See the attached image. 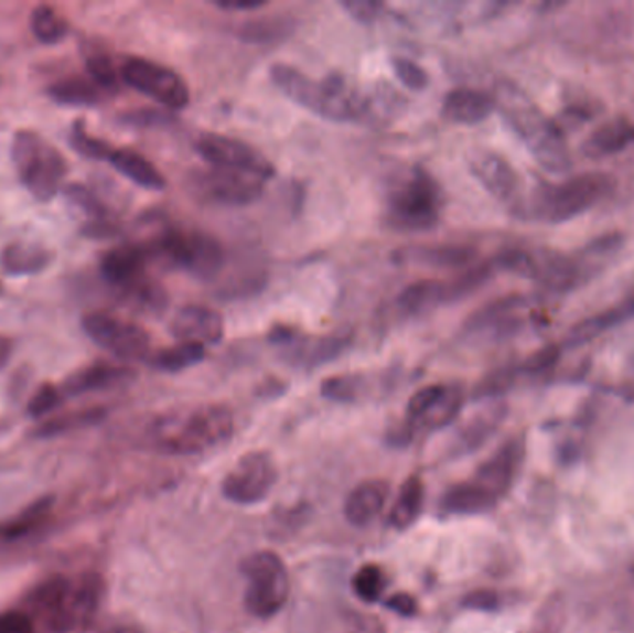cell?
Here are the masks:
<instances>
[{"instance_id": "obj_40", "label": "cell", "mask_w": 634, "mask_h": 633, "mask_svg": "<svg viewBox=\"0 0 634 633\" xmlns=\"http://www.w3.org/2000/svg\"><path fill=\"white\" fill-rule=\"evenodd\" d=\"M71 146L75 147L76 153L92 160H110L111 153L116 151V147L106 143L105 140L94 138L88 135V130L84 129V124L78 121L71 130Z\"/></svg>"}, {"instance_id": "obj_39", "label": "cell", "mask_w": 634, "mask_h": 633, "mask_svg": "<svg viewBox=\"0 0 634 633\" xmlns=\"http://www.w3.org/2000/svg\"><path fill=\"white\" fill-rule=\"evenodd\" d=\"M105 417L103 409H88V411H75L62 417L51 418L45 423H41L35 431L37 437H54V434L67 433L71 429L84 428L89 423L99 422Z\"/></svg>"}, {"instance_id": "obj_5", "label": "cell", "mask_w": 634, "mask_h": 633, "mask_svg": "<svg viewBox=\"0 0 634 633\" xmlns=\"http://www.w3.org/2000/svg\"><path fill=\"white\" fill-rule=\"evenodd\" d=\"M443 211V190L429 171L413 165L391 182L385 219L399 233H426L437 227Z\"/></svg>"}, {"instance_id": "obj_17", "label": "cell", "mask_w": 634, "mask_h": 633, "mask_svg": "<svg viewBox=\"0 0 634 633\" xmlns=\"http://www.w3.org/2000/svg\"><path fill=\"white\" fill-rule=\"evenodd\" d=\"M353 344V336L347 333L325 334V336H303L299 334L295 341L284 350L286 363L293 368L314 369L342 357Z\"/></svg>"}, {"instance_id": "obj_1", "label": "cell", "mask_w": 634, "mask_h": 633, "mask_svg": "<svg viewBox=\"0 0 634 633\" xmlns=\"http://www.w3.org/2000/svg\"><path fill=\"white\" fill-rule=\"evenodd\" d=\"M269 78L291 103L326 121H367L369 92L358 88L347 75L329 73L325 78L314 81L293 65L273 64Z\"/></svg>"}, {"instance_id": "obj_20", "label": "cell", "mask_w": 634, "mask_h": 633, "mask_svg": "<svg viewBox=\"0 0 634 633\" xmlns=\"http://www.w3.org/2000/svg\"><path fill=\"white\" fill-rule=\"evenodd\" d=\"M397 260L407 265L431 266L466 270L477 258V249L468 244H438V246L405 247L397 253Z\"/></svg>"}, {"instance_id": "obj_12", "label": "cell", "mask_w": 634, "mask_h": 633, "mask_svg": "<svg viewBox=\"0 0 634 633\" xmlns=\"http://www.w3.org/2000/svg\"><path fill=\"white\" fill-rule=\"evenodd\" d=\"M82 329L97 346L121 361L151 357V336L136 323L103 312H92L82 320Z\"/></svg>"}, {"instance_id": "obj_6", "label": "cell", "mask_w": 634, "mask_h": 633, "mask_svg": "<svg viewBox=\"0 0 634 633\" xmlns=\"http://www.w3.org/2000/svg\"><path fill=\"white\" fill-rule=\"evenodd\" d=\"M146 247L151 258L201 281L216 279L227 260L219 240L203 230L168 229Z\"/></svg>"}, {"instance_id": "obj_33", "label": "cell", "mask_w": 634, "mask_h": 633, "mask_svg": "<svg viewBox=\"0 0 634 633\" xmlns=\"http://www.w3.org/2000/svg\"><path fill=\"white\" fill-rule=\"evenodd\" d=\"M54 500L51 496L35 500L26 509L21 511L15 518L0 523V540L23 539L45 523L49 513L53 509Z\"/></svg>"}, {"instance_id": "obj_42", "label": "cell", "mask_w": 634, "mask_h": 633, "mask_svg": "<svg viewBox=\"0 0 634 633\" xmlns=\"http://www.w3.org/2000/svg\"><path fill=\"white\" fill-rule=\"evenodd\" d=\"M503 417H505V409H503V407H495L492 411L479 415V417L472 420L470 426L462 431L460 442L464 446H470V448H475L479 442H483V440L497 428V423L503 420Z\"/></svg>"}, {"instance_id": "obj_13", "label": "cell", "mask_w": 634, "mask_h": 633, "mask_svg": "<svg viewBox=\"0 0 634 633\" xmlns=\"http://www.w3.org/2000/svg\"><path fill=\"white\" fill-rule=\"evenodd\" d=\"M277 483V466L266 452L245 453L222 481V493L236 505H255L268 498Z\"/></svg>"}, {"instance_id": "obj_26", "label": "cell", "mask_w": 634, "mask_h": 633, "mask_svg": "<svg viewBox=\"0 0 634 633\" xmlns=\"http://www.w3.org/2000/svg\"><path fill=\"white\" fill-rule=\"evenodd\" d=\"M634 318V292L628 293L627 298H623L620 303L606 309V311L595 314V316L587 318L581 323H577L576 328L571 329L568 336H566V346L577 347L588 342L595 341L598 336L616 328L620 323L628 322Z\"/></svg>"}, {"instance_id": "obj_10", "label": "cell", "mask_w": 634, "mask_h": 633, "mask_svg": "<svg viewBox=\"0 0 634 633\" xmlns=\"http://www.w3.org/2000/svg\"><path fill=\"white\" fill-rule=\"evenodd\" d=\"M121 81L130 88L157 100L169 110H182L190 105V88L176 71L152 60L129 58L122 62Z\"/></svg>"}, {"instance_id": "obj_55", "label": "cell", "mask_w": 634, "mask_h": 633, "mask_svg": "<svg viewBox=\"0 0 634 633\" xmlns=\"http://www.w3.org/2000/svg\"><path fill=\"white\" fill-rule=\"evenodd\" d=\"M10 355H12V342L0 336V368H2V366L8 363Z\"/></svg>"}, {"instance_id": "obj_23", "label": "cell", "mask_w": 634, "mask_h": 633, "mask_svg": "<svg viewBox=\"0 0 634 633\" xmlns=\"http://www.w3.org/2000/svg\"><path fill=\"white\" fill-rule=\"evenodd\" d=\"M634 143V124L627 118L609 119L581 143V153L590 160L609 159Z\"/></svg>"}, {"instance_id": "obj_50", "label": "cell", "mask_w": 634, "mask_h": 633, "mask_svg": "<svg viewBox=\"0 0 634 633\" xmlns=\"http://www.w3.org/2000/svg\"><path fill=\"white\" fill-rule=\"evenodd\" d=\"M464 608L475 611H495L499 608V599L494 591L488 589H479L468 594L464 599Z\"/></svg>"}, {"instance_id": "obj_22", "label": "cell", "mask_w": 634, "mask_h": 633, "mask_svg": "<svg viewBox=\"0 0 634 633\" xmlns=\"http://www.w3.org/2000/svg\"><path fill=\"white\" fill-rule=\"evenodd\" d=\"M103 592H105V583L97 575H84L80 580L71 583L65 615L69 619L73 632L92 626V622L99 613Z\"/></svg>"}, {"instance_id": "obj_4", "label": "cell", "mask_w": 634, "mask_h": 633, "mask_svg": "<svg viewBox=\"0 0 634 633\" xmlns=\"http://www.w3.org/2000/svg\"><path fill=\"white\" fill-rule=\"evenodd\" d=\"M234 415L225 405L206 404L176 412L157 426L158 448L171 455H198L233 439Z\"/></svg>"}, {"instance_id": "obj_51", "label": "cell", "mask_w": 634, "mask_h": 633, "mask_svg": "<svg viewBox=\"0 0 634 633\" xmlns=\"http://www.w3.org/2000/svg\"><path fill=\"white\" fill-rule=\"evenodd\" d=\"M385 605L388 610L401 616H413L418 613V602L408 592L391 594L390 599L386 600Z\"/></svg>"}, {"instance_id": "obj_35", "label": "cell", "mask_w": 634, "mask_h": 633, "mask_svg": "<svg viewBox=\"0 0 634 633\" xmlns=\"http://www.w3.org/2000/svg\"><path fill=\"white\" fill-rule=\"evenodd\" d=\"M49 97L58 105L67 106H95L99 103V88L86 78H64L49 86Z\"/></svg>"}, {"instance_id": "obj_3", "label": "cell", "mask_w": 634, "mask_h": 633, "mask_svg": "<svg viewBox=\"0 0 634 633\" xmlns=\"http://www.w3.org/2000/svg\"><path fill=\"white\" fill-rule=\"evenodd\" d=\"M616 182L609 173L590 171L562 182H538L525 195L519 219L541 223H565L592 211L614 192Z\"/></svg>"}, {"instance_id": "obj_41", "label": "cell", "mask_w": 634, "mask_h": 633, "mask_svg": "<svg viewBox=\"0 0 634 633\" xmlns=\"http://www.w3.org/2000/svg\"><path fill=\"white\" fill-rule=\"evenodd\" d=\"M519 366H505V368H497L484 377L483 382L479 383L473 393V398H495L505 394L508 388H513L514 383L518 379Z\"/></svg>"}, {"instance_id": "obj_48", "label": "cell", "mask_w": 634, "mask_h": 633, "mask_svg": "<svg viewBox=\"0 0 634 633\" xmlns=\"http://www.w3.org/2000/svg\"><path fill=\"white\" fill-rule=\"evenodd\" d=\"M67 197H69L75 205L82 206V211H86L88 214H92V216L99 217V219H105V205H103L89 190L84 189V186H78V184L69 186V189H67Z\"/></svg>"}, {"instance_id": "obj_31", "label": "cell", "mask_w": 634, "mask_h": 633, "mask_svg": "<svg viewBox=\"0 0 634 633\" xmlns=\"http://www.w3.org/2000/svg\"><path fill=\"white\" fill-rule=\"evenodd\" d=\"M449 305L448 288L442 281H418L397 296V309L407 316H419Z\"/></svg>"}, {"instance_id": "obj_18", "label": "cell", "mask_w": 634, "mask_h": 633, "mask_svg": "<svg viewBox=\"0 0 634 633\" xmlns=\"http://www.w3.org/2000/svg\"><path fill=\"white\" fill-rule=\"evenodd\" d=\"M525 309L522 296H506L503 300L494 301L483 307L468 320L466 333L473 336H490V339H506L513 336L522 329L519 311Z\"/></svg>"}, {"instance_id": "obj_38", "label": "cell", "mask_w": 634, "mask_h": 633, "mask_svg": "<svg viewBox=\"0 0 634 633\" xmlns=\"http://www.w3.org/2000/svg\"><path fill=\"white\" fill-rule=\"evenodd\" d=\"M366 388V377L362 374H342V376L326 377L321 383V396L337 404H351L361 399Z\"/></svg>"}, {"instance_id": "obj_25", "label": "cell", "mask_w": 634, "mask_h": 633, "mask_svg": "<svg viewBox=\"0 0 634 633\" xmlns=\"http://www.w3.org/2000/svg\"><path fill=\"white\" fill-rule=\"evenodd\" d=\"M522 453H524L522 440L506 442L503 448H499V452L495 453L494 458H490L486 463L479 466L473 481L486 489L490 494H494L495 498H499L513 481Z\"/></svg>"}, {"instance_id": "obj_21", "label": "cell", "mask_w": 634, "mask_h": 633, "mask_svg": "<svg viewBox=\"0 0 634 633\" xmlns=\"http://www.w3.org/2000/svg\"><path fill=\"white\" fill-rule=\"evenodd\" d=\"M494 95L481 89H451L442 103L443 118L456 125H479L494 114Z\"/></svg>"}, {"instance_id": "obj_30", "label": "cell", "mask_w": 634, "mask_h": 633, "mask_svg": "<svg viewBox=\"0 0 634 633\" xmlns=\"http://www.w3.org/2000/svg\"><path fill=\"white\" fill-rule=\"evenodd\" d=\"M121 175L127 176L129 181L135 182L138 186L152 192H162L168 186L165 176L158 171L157 165L151 160H147L143 154L130 151V149H116L108 160Z\"/></svg>"}, {"instance_id": "obj_37", "label": "cell", "mask_w": 634, "mask_h": 633, "mask_svg": "<svg viewBox=\"0 0 634 633\" xmlns=\"http://www.w3.org/2000/svg\"><path fill=\"white\" fill-rule=\"evenodd\" d=\"M386 583L388 580H386L385 570L375 564L362 565L351 581L356 597L366 604H375L380 600V597L385 594Z\"/></svg>"}, {"instance_id": "obj_28", "label": "cell", "mask_w": 634, "mask_h": 633, "mask_svg": "<svg viewBox=\"0 0 634 633\" xmlns=\"http://www.w3.org/2000/svg\"><path fill=\"white\" fill-rule=\"evenodd\" d=\"M53 255L40 244L12 242L0 253V270L8 276H34L45 270Z\"/></svg>"}, {"instance_id": "obj_9", "label": "cell", "mask_w": 634, "mask_h": 633, "mask_svg": "<svg viewBox=\"0 0 634 633\" xmlns=\"http://www.w3.org/2000/svg\"><path fill=\"white\" fill-rule=\"evenodd\" d=\"M466 401L464 387L459 383H438L419 388L407 405V426L410 434L431 433L448 428L459 417Z\"/></svg>"}, {"instance_id": "obj_14", "label": "cell", "mask_w": 634, "mask_h": 633, "mask_svg": "<svg viewBox=\"0 0 634 633\" xmlns=\"http://www.w3.org/2000/svg\"><path fill=\"white\" fill-rule=\"evenodd\" d=\"M197 153L212 168L239 171L268 181L275 175V168L266 154L245 141L222 135H203L195 143Z\"/></svg>"}, {"instance_id": "obj_36", "label": "cell", "mask_w": 634, "mask_h": 633, "mask_svg": "<svg viewBox=\"0 0 634 633\" xmlns=\"http://www.w3.org/2000/svg\"><path fill=\"white\" fill-rule=\"evenodd\" d=\"M30 29H32V34L35 35L37 42L54 45V43L62 42L67 35L69 24L53 7L41 4L32 12Z\"/></svg>"}, {"instance_id": "obj_8", "label": "cell", "mask_w": 634, "mask_h": 633, "mask_svg": "<svg viewBox=\"0 0 634 633\" xmlns=\"http://www.w3.org/2000/svg\"><path fill=\"white\" fill-rule=\"evenodd\" d=\"M239 570L247 581L245 610L262 621L279 615L290 597V578L282 557L271 550L255 551L245 557Z\"/></svg>"}, {"instance_id": "obj_27", "label": "cell", "mask_w": 634, "mask_h": 633, "mask_svg": "<svg viewBox=\"0 0 634 633\" xmlns=\"http://www.w3.org/2000/svg\"><path fill=\"white\" fill-rule=\"evenodd\" d=\"M132 379H135V369L127 368V366L97 363L73 374L65 382L62 390L69 396H78V394L95 393V390H106V388L127 385Z\"/></svg>"}, {"instance_id": "obj_32", "label": "cell", "mask_w": 634, "mask_h": 633, "mask_svg": "<svg viewBox=\"0 0 634 633\" xmlns=\"http://www.w3.org/2000/svg\"><path fill=\"white\" fill-rule=\"evenodd\" d=\"M423 500H426L423 481L418 475H410L402 483L396 500H394V504H391L390 516H388V523H390L391 528H410L421 515Z\"/></svg>"}, {"instance_id": "obj_16", "label": "cell", "mask_w": 634, "mask_h": 633, "mask_svg": "<svg viewBox=\"0 0 634 633\" xmlns=\"http://www.w3.org/2000/svg\"><path fill=\"white\" fill-rule=\"evenodd\" d=\"M169 331L179 342L216 346L225 336V320L219 312L204 305H186L176 311Z\"/></svg>"}, {"instance_id": "obj_46", "label": "cell", "mask_w": 634, "mask_h": 633, "mask_svg": "<svg viewBox=\"0 0 634 633\" xmlns=\"http://www.w3.org/2000/svg\"><path fill=\"white\" fill-rule=\"evenodd\" d=\"M60 404H62V388L47 383V385H41L30 398L26 412L32 418L47 417L49 412H53Z\"/></svg>"}, {"instance_id": "obj_15", "label": "cell", "mask_w": 634, "mask_h": 633, "mask_svg": "<svg viewBox=\"0 0 634 633\" xmlns=\"http://www.w3.org/2000/svg\"><path fill=\"white\" fill-rule=\"evenodd\" d=\"M266 181L239 171L212 168L195 171L192 190L201 200L216 205L244 206L255 203L264 194Z\"/></svg>"}, {"instance_id": "obj_56", "label": "cell", "mask_w": 634, "mask_h": 633, "mask_svg": "<svg viewBox=\"0 0 634 633\" xmlns=\"http://www.w3.org/2000/svg\"><path fill=\"white\" fill-rule=\"evenodd\" d=\"M2 292H4V287H2V281H0V296H2Z\"/></svg>"}, {"instance_id": "obj_43", "label": "cell", "mask_w": 634, "mask_h": 633, "mask_svg": "<svg viewBox=\"0 0 634 633\" xmlns=\"http://www.w3.org/2000/svg\"><path fill=\"white\" fill-rule=\"evenodd\" d=\"M390 65L405 88L412 89V92H423L431 83L429 73L421 65L416 64L413 60L405 58V56H391Z\"/></svg>"}, {"instance_id": "obj_54", "label": "cell", "mask_w": 634, "mask_h": 633, "mask_svg": "<svg viewBox=\"0 0 634 633\" xmlns=\"http://www.w3.org/2000/svg\"><path fill=\"white\" fill-rule=\"evenodd\" d=\"M97 633H143V630L136 622L111 621L106 622L105 626H100Z\"/></svg>"}, {"instance_id": "obj_24", "label": "cell", "mask_w": 634, "mask_h": 633, "mask_svg": "<svg viewBox=\"0 0 634 633\" xmlns=\"http://www.w3.org/2000/svg\"><path fill=\"white\" fill-rule=\"evenodd\" d=\"M390 496V485L383 480L364 481L351 491L345 500L344 513L347 523L356 528L367 526L385 511Z\"/></svg>"}, {"instance_id": "obj_2", "label": "cell", "mask_w": 634, "mask_h": 633, "mask_svg": "<svg viewBox=\"0 0 634 633\" xmlns=\"http://www.w3.org/2000/svg\"><path fill=\"white\" fill-rule=\"evenodd\" d=\"M495 110H499L511 129L529 147L530 153L544 170L560 175L571 168L570 151L566 146L565 130L560 129L555 119L529 99L524 89L516 84H497L494 94Z\"/></svg>"}, {"instance_id": "obj_53", "label": "cell", "mask_w": 634, "mask_h": 633, "mask_svg": "<svg viewBox=\"0 0 634 633\" xmlns=\"http://www.w3.org/2000/svg\"><path fill=\"white\" fill-rule=\"evenodd\" d=\"M299 331L295 328H288V325H275L269 331V342L271 344H279V346H288L291 342L295 341L299 336Z\"/></svg>"}, {"instance_id": "obj_44", "label": "cell", "mask_w": 634, "mask_h": 633, "mask_svg": "<svg viewBox=\"0 0 634 633\" xmlns=\"http://www.w3.org/2000/svg\"><path fill=\"white\" fill-rule=\"evenodd\" d=\"M86 69L89 78L97 88L117 89L119 88V78L121 73H117L116 65L106 54H89L86 58Z\"/></svg>"}, {"instance_id": "obj_34", "label": "cell", "mask_w": 634, "mask_h": 633, "mask_svg": "<svg viewBox=\"0 0 634 633\" xmlns=\"http://www.w3.org/2000/svg\"><path fill=\"white\" fill-rule=\"evenodd\" d=\"M206 357V347L193 342H179L176 346L165 347L151 355L152 368L168 374H179L182 369L192 368L195 364L203 363Z\"/></svg>"}, {"instance_id": "obj_11", "label": "cell", "mask_w": 634, "mask_h": 633, "mask_svg": "<svg viewBox=\"0 0 634 633\" xmlns=\"http://www.w3.org/2000/svg\"><path fill=\"white\" fill-rule=\"evenodd\" d=\"M468 168L494 200L505 205L514 217H522L525 205L524 182L514 165L492 149L477 147L468 153Z\"/></svg>"}, {"instance_id": "obj_7", "label": "cell", "mask_w": 634, "mask_h": 633, "mask_svg": "<svg viewBox=\"0 0 634 633\" xmlns=\"http://www.w3.org/2000/svg\"><path fill=\"white\" fill-rule=\"evenodd\" d=\"M12 162L24 189L37 201H51L64 181L65 159L37 132L19 130L13 136Z\"/></svg>"}, {"instance_id": "obj_52", "label": "cell", "mask_w": 634, "mask_h": 633, "mask_svg": "<svg viewBox=\"0 0 634 633\" xmlns=\"http://www.w3.org/2000/svg\"><path fill=\"white\" fill-rule=\"evenodd\" d=\"M214 4L225 12H252L266 7V0H216Z\"/></svg>"}, {"instance_id": "obj_45", "label": "cell", "mask_w": 634, "mask_h": 633, "mask_svg": "<svg viewBox=\"0 0 634 633\" xmlns=\"http://www.w3.org/2000/svg\"><path fill=\"white\" fill-rule=\"evenodd\" d=\"M290 30L288 19H258L241 26V37L249 42H269V40H277L279 35L288 34Z\"/></svg>"}, {"instance_id": "obj_47", "label": "cell", "mask_w": 634, "mask_h": 633, "mask_svg": "<svg viewBox=\"0 0 634 633\" xmlns=\"http://www.w3.org/2000/svg\"><path fill=\"white\" fill-rule=\"evenodd\" d=\"M340 7L361 24L375 23L386 10L385 2H375V0H344L340 2Z\"/></svg>"}, {"instance_id": "obj_49", "label": "cell", "mask_w": 634, "mask_h": 633, "mask_svg": "<svg viewBox=\"0 0 634 633\" xmlns=\"http://www.w3.org/2000/svg\"><path fill=\"white\" fill-rule=\"evenodd\" d=\"M0 633H34V621L26 611H7L0 615Z\"/></svg>"}, {"instance_id": "obj_19", "label": "cell", "mask_w": 634, "mask_h": 633, "mask_svg": "<svg viewBox=\"0 0 634 633\" xmlns=\"http://www.w3.org/2000/svg\"><path fill=\"white\" fill-rule=\"evenodd\" d=\"M149 260L151 255L146 246L127 244L106 253L100 260V273L106 282L127 290L135 287L136 282L146 279V266Z\"/></svg>"}, {"instance_id": "obj_29", "label": "cell", "mask_w": 634, "mask_h": 633, "mask_svg": "<svg viewBox=\"0 0 634 633\" xmlns=\"http://www.w3.org/2000/svg\"><path fill=\"white\" fill-rule=\"evenodd\" d=\"M494 494L477 485L475 481L456 483L449 487L440 498V511L443 515H479L486 513L495 505Z\"/></svg>"}]
</instances>
